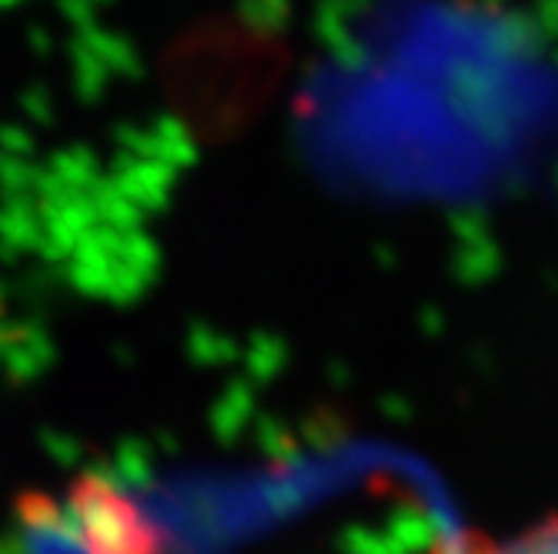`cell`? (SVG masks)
<instances>
[{
    "label": "cell",
    "mask_w": 558,
    "mask_h": 554,
    "mask_svg": "<svg viewBox=\"0 0 558 554\" xmlns=\"http://www.w3.org/2000/svg\"><path fill=\"white\" fill-rule=\"evenodd\" d=\"M428 554H558V515L522 528L509 538H492L482 531H459L438 541Z\"/></svg>",
    "instance_id": "1"
}]
</instances>
